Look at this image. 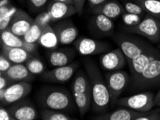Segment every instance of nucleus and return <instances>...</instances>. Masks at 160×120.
<instances>
[{
    "label": "nucleus",
    "instance_id": "obj_22",
    "mask_svg": "<svg viewBox=\"0 0 160 120\" xmlns=\"http://www.w3.org/2000/svg\"><path fill=\"white\" fill-rule=\"evenodd\" d=\"M147 112H138L131 109H119L109 113L101 114L93 117L96 120H136Z\"/></svg>",
    "mask_w": 160,
    "mask_h": 120
},
{
    "label": "nucleus",
    "instance_id": "obj_30",
    "mask_svg": "<svg viewBox=\"0 0 160 120\" xmlns=\"http://www.w3.org/2000/svg\"><path fill=\"white\" fill-rule=\"evenodd\" d=\"M25 65L34 76L41 75L45 70L44 63L35 56H32L25 63Z\"/></svg>",
    "mask_w": 160,
    "mask_h": 120
},
{
    "label": "nucleus",
    "instance_id": "obj_27",
    "mask_svg": "<svg viewBox=\"0 0 160 120\" xmlns=\"http://www.w3.org/2000/svg\"><path fill=\"white\" fill-rule=\"evenodd\" d=\"M147 14L160 19V0H134Z\"/></svg>",
    "mask_w": 160,
    "mask_h": 120
},
{
    "label": "nucleus",
    "instance_id": "obj_16",
    "mask_svg": "<svg viewBox=\"0 0 160 120\" xmlns=\"http://www.w3.org/2000/svg\"><path fill=\"white\" fill-rule=\"evenodd\" d=\"M34 21L35 19L31 18L26 12L18 9L8 28L15 35L22 38L32 26Z\"/></svg>",
    "mask_w": 160,
    "mask_h": 120
},
{
    "label": "nucleus",
    "instance_id": "obj_28",
    "mask_svg": "<svg viewBox=\"0 0 160 120\" xmlns=\"http://www.w3.org/2000/svg\"><path fill=\"white\" fill-rule=\"evenodd\" d=\"M40 117L43 120H72L69 115L65 114L63 112L58 110L44 109L40 112Z\"/></svg>",
    "mask_w": 160,
    "mask_h": 120
},
{
    "label": "nucleus",
    "instance_id": "obj_38",
    "mask_svg": "<svg viewBox=\"0 0 160 120\" xmlns=\"http://www.w3.org/2000/svg\"><path fill=\"white\" fill-rule=\"evenodd\" d=\"M72 4H73L77 10V14L78 15H82L86 0H72Z\"/></svg>",
    "mask_w": 160,
    "mask_h": 120
},
{
    "label": "nucleus",
    "instance_id": "obj_1",
    "mask_svg": "<svg viewBox=\"0 0 160 120\" xmlns=\"http://www.w3.org/2000/svg\"><path fill=\"white\" fill-rule=\"evenodd\" d=\"M83 64L91 82L93 110L97 113H105L111 102V95L105 78H103L101 70L93 60H84Z\"/></svg>",
    "mask_w": 160,
    "mask_h": 120
},
{
    "label": "nucleus",
    "instance_id": "obj_44",
    "mask_svg": "<svg viewBox=\"0 0 160 120\" xmlns=\"http://www.w3.org/2000/svg\"><path fill=\"white\" fill-rule=\"evenodd\" d=\"M54 1L60 2H65V3L73 4H72V0H54Z\"/></svg>",
    "mask_w": 160,
    "mask_h": 120
},
{
    "label": "nucleus",
    "instance_id": "obj_43",
    "mask_svg": "<svg viewBox=\"0 0 160 120\" xmlns=\"http://www.w3.org/2000/svg\"><path fill=\"white\" fill-rule=\"evenodd\" d=\"M9 4H10V1L9 0H1V2H0V7L8 5Z\"/></svg>",
    "mask_w": 160,
    "mask_h": 120
},
{
    "label": "nucleus",
    "instance_id": "obj_17",
    "mask_svg": "<svg viewBox=\"0 0 160 120\" xmlns=\"http://www.w3.org/2000/svg\"><path fill=\"white\" fill-rule=\"evenodd\" d=\"M47 11L52 22L64 19L77 14V10L73 4L56 2L54 0L48 4Z\"/></svg>",
    "mask_w": 160,
    "mask_h": 120
},
{
    "label": "nucleus",
    "instance_id": "obj_9",
    "mask_svg": "<svg viewBox=\"0 0 160 120\" xmlns=\"http://www.w3.org/2000/svg\"><path fill=\"white\" fill-rule=\"evenodd\" d=\"M77 53L81 55L103 54L109 51L111 45L104 41L93 40L86 37H79L73 43Z\"/></svg>",
    "mask_w": 160,
    "mask_h": 120
},
{
    "label": "nucleus",
    "instance_id": "obj_14",
    "mask_svg": "<svg viewBox=\"0 0 160 120\" xmlns=\"http://www.w3.org/2000/svg\"><path fill=\"white\" fill-rule=\"evenodd\" d=\"M99 63L101 67L107 71L121 70L128 64L127 58L120 48L103 53L99 58Z\"/></svg>",
    "mask_w": 160,
    "mask_h": 120
},
{
    "label": "nucleus",
    "instance_id": "obj_3",
    "mask_svg": "<svg viewBox=\"0 0 160 120\" xmlns=\"http://www.w3.org/2000/svg\"><path fill=\"white\" fill-rule=\"evenodd\" d=\"M71 90L79 114L83 117L92 104L91 86L87 73L80 70L75 73Z\"/></svg>",
    "mask_w": 160,
    "mask_h": 120
},
{
    "label": "nucleus",
    "instance_id": "obj_7",
    "mask_svg": "<svg viewBox=\"0 0 160 120\" xmlns=\"http://www.w3.org/2000/svg\"><path fill=\"white\" fill-rule=\"evenodd\" d=\"M154 97L152 92L146 91L131 97L122 98L118 99L116 103L120 106L136 111L147 112L151 111L155 105Z\"/></svg>",
    "mask_w": 160,
    "mask_h": 120
},
{
    "label": "nucleus",
    "instance_id": "obj_24",
    "mask_svg": "<svg viewBox=\"0 0 160 120\" xmlns=\"http://www.w3.org/2000/svg\"><path fill=\"white\" fill-rule=\"evenodd\" d=\"M38 44L48 50L56 49L59 45V40L56 33L50 24L43 28L42 33L39 38Z\"/></svg>",
    "mask_w": 160,
    "mask_h": 120
},
{
    "label": "nucleus",
    "instance_id": "obj_42",
    "mask_svg": "<svg viewBox=\"0 0 160 120\" xmlns=\"http://www.w3.org/2000/svg\"><path fill=\"white\" fill-rule=\"evenodd\" d=\"M160 102V89L158 92H157V94L155 95L154 97V102H155V105H156L157 103Z\"/></svg>",
    "mask_w": 160,
    "mask_h": 120
},
{
    "label": "nucleus",
    "instance_id": "obj_12",
    "mask_svg": "<svg viewBox=\"0 0 160 120\" xmlns=\"http://www.w3.org/2000/svg\"><path fill=\"white\" fill-rule=\"evenodd\" d=\"M159 56H160V51L152 46L149 50L142 53L134 59L128 61L127 63L132 76V84L137 80L149 63Z\"/></svg>",
    "mask_w": 160,
    "mask_h": 120
},
{
    "label": "nucleus",
    "instance_id": "obj_2",
    "mask_svg": "<svg viewBox=\"0 0 160 120\" xmlns=\"http://www.w3.org/2000/svg\"><path fill=\"white\" fill-rule=\"evenodd\" d=\"M38 101L45 109L71 111L74 108L73 97L68 91L61 87H47L39 93Z\"/></svg>",
    "mask_w": 160,
    "mask_h": 120
},
{
    "label": "nucleus",
    "instance_id": "obj_32",
    "mask_svg": "<svg viewBox=\"0 0 160 120\" xmlns=\"http://www.w3.org/2000/svg\"><path fill=\"white\" fill-rule=\"evenodd\" d=\"M143 17L137 14L128 13V12H124L122 14V19L123 24L127 27L135 26L139 24L142 20Z\"/></svg>",
    "mask_w": 160,
    "mask_h": 120
},
{
    "label": "nucleus",
    "instance_id": "obj_46",
    "mask_svg": "<svg viewBox=\"0 0 160 120\" xmlns=\"http://www.w3.org/2000/svg\"><path fill=\"white\" fill-rule=\"evenodd\" d=\"M156 105H157V106H159V107H160V102L157 103V104Z\"/></svg>",
    "mask_w": 160,
    "mask_h": 120
},
{
    "label": "nucleus",
    "instance_id": "obj_40",
    "mask_svg": "<svg viewBox=\"0 0 160 120\" xmlns=\"http://www.w3.org/2000/svg\"><path fill=\"white\" fill-rule=\"evenodd\" d=\"M12 83L10 82L8 78H7L3 73H0V89H4L11 85Z\"/></svg>",
    "mask_w": 160,
    "mask_h": 120
},
{
    "label": "nucleus",
    "instance_id": "obj_41",
    "mask_svg": "<svg viewBox=\"0 0 160 120\" xmlns=\"http://www.w3.org/2000/svg\"><path fill=\"white\" fill-rule=\"evenodd\" d=\"M106 1H108V0H88V2L89 6L91 7V8H93V7L98 6L99 4H102Z\"/></svg>",
    "mask_w": 160,
    "mask_h": 120
},
{
    "label": "nucleus",
    "instance_id": "obj_6",
    "mask_svg": "<svg viewBox=\"0 0 160 120\" xmlns=\"http://www.w3.org/2000/svg\"><path fill=\"white\" fill-rule=\"evenodd\" d=\"M32 84L29 81H19L0 89L1 106L7 107L25 98L32 91Z\"/></svg>",
    "mask_w": 160,
    "mask_h": 120
},
{
    "label": "nucleus",
    "instance_id": "obj_26",
    "mask_svg": "<svg viewBox=\"0 0 160 120\" xmlns=\"http://www.w3.org/2000/svg\"><path fill=\"white\" fill-rule=\"evenodd\" d=\"M18 9L16 7L11 4L0 7V31L9 28Z\"/></svg>",
    "mask_w": 160,
    "mask_h": 120
},
{
    "label": "nucleus",
    "instance_id": "obj_8",
    "mask_svg": "<svg viewBox=\"0 0 160 120\" xmlns=\"http://www.w3.org/2000/svg\"><path fill=\"white\" fill-rule=\"evenodd\" d=\"M104 76L111 95V102H117L121 94L127 86L129 76L126 71L118 70L106 73Z\"/></svg>",
    "mask_w": 160,
    "mask_h": 120
},
{
    "label": "nucleus",
    "instance_id": "obj_45",
    "mask_svg": "<svg viewBox=\"0 0 160 120\" xmlns=\"http://www.w3.org/2000/svg\"><path fill=\"white\" fill-rule=\"evenodd\" d=\"M18 1H19V2H20V3H22V4H23V3H24V2H25L26 1V0H18Z\"/></svg>",
    "mask_w": 160,
    "mask_h": 120
},
{
    "label": "nucleus",
    "instance_id": "obj_37",
    "mask_svg": "<svg viewBox=\"0 0 160 120\" xmlns=\"http://www.w3.org/2000/svg\"><path fill=\"white\" fill-rule=\"evenodd\" d=\"M38 43H28L25 41V44H24L23 48L30 53V54L33 55L35 56L38 54Z\"/></svg>",
    "mask_w": 160,
    "mask_h": 120
},
{
    "label": "nucleus",
    "instance_id": "obj_23",
    "mask_svg": "<svg viewBox=\"0 0 160 120\" xmlns=\"http://www.w3.org/2000/svg\"><path fill=\"white\" fill-rule=\"evenodd\" d=\"M1 53L7 57L13 64L25 63L33 55L30 54L23 48H13L1 45Z\"/></svg>",
    "mask_w": 160,
    "mask_h": 120
},
{
    "label": "nucleus",
    "instance_id": "obj_21",
    "mask_svg": "<svg viewBox=\"0 0 160 120\" xmlns=\"http://www.w3.org/2000/svg\"><path fill=\"white\" fill-rule=\"evenodd\" d=\"M10 81L12 84L19 81H31L33 80L34 75L31 73L25 64L17 63L13 64L6 72L2 73Z\"/></svg>",
    "mask_w": 160,
    "mask_h": 120
},
{
    "label": "nucleus",
    "instance_id": "obj_25",
    "mask_svg": "<svg viewBox=\"0 0 160 120\" xmlns=\"http://www.w3.org/2000/svg\"><path fill=\"white\" fill-rule=\"evenodd\" d=\"M25 40L22 37L15 35L9 28L1 31V45L8 47L23 48Z\"/></svg>",
    "mask_w": 160,
    "mask_h": 120
},
{
    "label": "nucleus",
    "instance_id": "obj_10",
    "mask_svg": "<svg viewBox=\"0 0 160 120\" xmlns=\"http://www.w3.org/2000/svg\"><path fill=\"white\" fill-rule=\"evenodd\" d=\"M160 81V56L149 63L133 86L137 89L154 86Z\"/></svg>",
    "mask_w": 160,
    "mask_h": 120
},
{
    "label": "nucleus",
    "instance_id": "obj_31",
    "mask_svg": "<svg viewBox=\"0 0 160 120\" xmlns=\"http://www.w3.org/2000/svg\"><path fill=\"white\" fill-rule=\"evenodd\" d=\"M122 5L124 8L125 12H128V13L137 14L142 16H144L146 13L142 9V7L134 1L132 2L128 1V0H122Z\"/></svg>",
    "mask_w": 160,
    "mask_h": 120
},
{
    "label": "nucleus",
    "instance_id": "obj_35",
    "mask_svg": "<svg viewBox=\"0 0 160 120\" xmlns=\"http://www.w3.org/2000/svg\"><path fill=\"white\" fill-rule=\"evenodd\" d=\"M136 120H160V112L159 110L149 111L142 116L138 117Z\"/></svg>",
    "mask_w": 160,
    "mask_h": 120
},
{
    "label": "nucleus",
    "instance_id": "obj_36",
    "mask_svg": "<svg viewBox=\"0 0 160 120\" xmlns=\"http://www.w3.org/2000/svg\"><path fill=\"white\" fill-rule=\"evenodd\" d=\"M12 65L13 63L1 53L0 55V73L6 72Z\"/></svg>",
    "mask_w": 160,
    "mask_h": 120
},
{
    "label": "nucleus",
    "instance_id": "obj_15",
    "mask_svg": "<svg viewBox=\"0 0 160 120\" xmlns=\"http://www.w3.org/2000/svg\"><path fill=\"white\" fill-rule=\"evenodd\" d=\"M60 45H70L78 38L79 32L71 21H62L53 27Z\"/></svg>",
    "mask_w": 160,
    "mask_h": 120
},
{
    "label": "nucleus",
    "instance_id": "obj_5",
    "mask_svg": "<svg viewBox=\"0 0 160 120\" xmlns=\"http://www.w3.org/2000/svg\"><path fill=\"white\" fill-rule=\"evenodd\" d=\"M115 42L124 54L127 62L134 59L152 47V45L126 35L118 34L114 38Z\"/></svg>",
    "mask_w": 160,
    "mask_h": 120
},
{
    "label": "nucleus",
    "instance_id": "obj_11",
    "mask_svg": "<svg viewBox=\"0 0 160 120\" xmlns=\"http://www.w3.org/2000/svg\"><path fill=\"white\" fill-rule=\"evenodd\" d=\"M78 67V62H72L68 65L55 67L50 70H45L40 76L45 81L62 84L71 79Z\"/></svg>",
    "mask_w": 160,
    "mask_h": 120
},
{
    "label": "nucleus",
    "instance_id": "obj_18",
    "mask_svg": "<svg viewBox=\"0 0 160 120\" xmlns=\"http://www.w3.org/2000/svg\"><path fill=\"white\" fill-rule=\"evenodd\" d=\"M76 50L72 48H56L48 51L47 58L52 66L59 67L71 63L76 57Z\"/></svg>",
    "mask_w": 160,
    "mask_h": 120
},
{
    "label": "nucleus",
    "instance_id": "obj_29",
    "mask_svg": "<svg viewBox=\"0 0 160 120\" xmlns=\"http://www.w3.org/2000/svg\"><path fill=\"white\" fill-rule=\"evenodd\" d=\"M43 28L44 27L40 25L34 21L30 28L25 33V35L22 37L24 40L28 43H38L39 38H40L41 34L42 33Z\"/></svg>",
    "mask_w": 160,
    "mask_h": 120
},
{
    "label": "nucleus",
    "instance_id": "obj_34",
    "mask_svg": "<svg viewBox=\"0 0 160 120\" xmlns=\"http://www.w3.org/2000/svg\"><path fill=\"white\" fill-rule=\"evenodd\" d=\"M35 22L40 24V25L45 27V25H47V24H50V22H52V20L49 15V14H48V11H46V12H42V13L39 14L35 18Z\"/></svg>",
    "mask_w": 160,
    "mask_h": 120
},
{
    "label": "nucleus",
    "instance_id": "obj_19",
    "mask_svg": "<svg viewBox=\"0 0 160 120\" xmlns=\"http://www.w3.org/2000/svg\"><path fill=\"white\" fill-rule=\"evenodd\" d=\"M92 31L99 36L111 35L114 31L115 25L113 19L101 14H94L91 20Z\"/></svg>",
    "mask_w": 160,
    "mask_h": 120
},
{
    "label": "nucleus",
    "instance_id": "obj_33",
    "mask_svg": "<svg viewBox=\"0 0 160 120\" xmlns=\"http://www.w3.org/2000/svg\"><path fill=\"white\" fill-rule=\"evenodd\" d=\"M28 8L32 12H38L42 10L47 4L48 0H26Z\"/></svg>",
    "mask_w": 160,
    "mask_h": 120
},
{
    "label": "nucleus",
    "instance_id": "obj_39",
    "mask_svg": "<svg viewBox=\"0 0 160 120\" xmlns=\"http://www.w3.org/2000/svg\"><path fill=\"white\" fill-rule=\"evenodd\" d=\"M0 120H14L8 108L1 106L0 108Z\"/></svg>",
    "mask_w": 160,
    "mask_h": 120
},
{
    "label": "nucleus",
    "instance_id": "obj_4",
    "mask_svg": "<svg viewBox=\"0 0 160 120\" xmlns=\"http://www.w3.org/2000/svg\"><path fill=\"white\" fill-rule=\"evenodd\" d=\"M125 31L142 35L152 43H160V19L147 14L135 26L126 27Z\"/></svg>",
    "mask_w": 160,
    "mask_h": 120
},
{
    "label": "nucleus",
    "instance_id": "obj_20",
    "mask_svg": "<svg viewBox=\"0 0 160 120\" xmlns=\"http://www.w3.org/2000/svg\"><path fill=\"white\" fill-rule=\"evenodd\" d=\"M93 14H101L111 19L117 18L125 12L124 8L116 0H108L92 8Z\"/></svg>",
    "mask_w": 160,
    "mask_h": 120
},
{
    "label": "nucleus",
    "instance_id": "obj_13",
    "mask_svg": "<svg viewBox=\"0 0 160 120\" xmlns=\"http://www.w3.org/2000/svg\"><path fill=\"white\" fill-rule=\"evenodd\" d=\"M8 109L14 120H35L38 116L35 104L26 97L9 105Z\"/></svg>",
    "mask_w": 160,
    "mask_h": 120
}]
</instances>
